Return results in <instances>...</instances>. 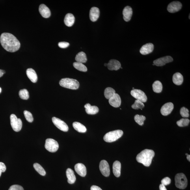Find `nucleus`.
<instances>
[{
    "label": "nucleus",
    "instance_id": "obj_1",
    "mask_svg": "<svg viewBox=\"0 0 190 190\" xmlns=\"http://www.w3.org/2000/svg\"><path fill=\"white\" fill-rule=\"evenodd\" d=\"M0 41L3 48L10 52L18 51L21 46L19 41L12 34L4 32L1 34Z\"/></svg>",
    "mask_w": 190,
    "mask_h": 190
},
{
    "label": "nucleus",
    "instance_id": "obj_2",
    "mask_svg": "<svg viewBox=\"0 0 190 190\" xmlns=\"http://www.w3.org/2000/svg\"><path fill=\"white\" fill-rule=\"evenodd\" d=\"M155 154L154 151L146 149L137 155L136 159L138 162L142 164L146 167H149L152 163Z\"/></svg>",
    "mask_w": 190,
    "mask_h": 190
},
{
    "label": "nucleus",
    "instance_id": "obj_3",
    "mask_svg": "<svg viewBox=\"0 0 190 190\" xmlns=\"http://www.w3.org/2000/svg\"><path fill=\"white\" fill-rule=\"evenodd\" d=\"M59 84L62 87L71 90H77L79 88V82L75 79L65 78L61 79Z\"/></svg>",
    "mask_w": 190,
    "mask_h": 190
},
{
    "label": "nucleus",
    "instance_id": "obj_4",
    "mask_svg": "<svg viewBox=\"0 0 190 190\" xmlns=\"http://www.w3.org/2000/svg\"><path fill=\"white\" fill-rule=\"evenodd\" d=\"M123 134V132L121 130H116L109 132L106 134L103 137V140L106 142H111L116 141L119 139Z\"/></svg>",
    "mask_w": 190,
    "mask_h": 190
},
{
    "label": "nucleus",
    "instance_id": "obj_5",
    "mask_svg": "<svg viewBox=\"0 0 190 190\" xmlns=\"http://www.w3.org/2000/svg\"><path fill=\"white\" fill-rule=\"evenodd\" d=\"M175 184L176 187L180 189L186 188L188 184V180L186 176L183 173L177 174L175 176Z\"/></svg>",
    "mask_w": 190,
    "mask_h": 190
},
{
    "label": "nucleus",
    "instance_id": "obj_6",
    "mask_svg": "<svg viewBox=\"0 0 190 190\" xmlns=\"http://www.w3.org/2000/svg\"><path fill=\"white\" fill-rule=\"evenodd\" d=\"M11 125L14 130L19 132L21 130L22 126V123L20 119L17 118L14 114H12L10 116Z\"/></svg>",
    "mask_w": 190,
    "mask_h": 190
},
{
    "label": "nucleus",
    "instance_id": "obj_7",
    "mask_svg": "<svg viewBox=\"0 0 190 190\" xmlns=\"http://www.w3.org/2000/svg\"><path fill=\"white\" fill-rule=\"evenodd\" d=\"M45 147L49 152H55L59 149V144L54 139H47L46 141Z\"/></svg>",
    "mask_w": 190,
    "mask_h": 190
},
{
    "label": "nucleus",
    "instance_id": "obj_8",
    "mask_svg": "<svg viewBox=\"0 0 190 190\" xmlns=\"http://www.w3.org/2000/svg\"><path fill=\"white\" fill-rule=\"evenodd\" d=\"M131 94L134 98L142 103H146L147 100V97L146 94L141 90H133L131 92Z\"/></svg>",
    "mask_w": 190,
    "mask_h": 190
},
{
    "label": "nucleus",
    "instance_id": "obj_9",
    "mask_svg": "<svg viewBox=\"0 0 190 190\" xmlns=\"http://www.w3.org/2000/svg\"><path fill=\"white\" fill-rule=\"evenodd\" d=\"M52 122L55 126L58 129L62 131L67 132L68 130V127L67 124L63 121L57 117H53Z\"/></svg>",
    "mask_w": 190,
    "mask_h": 190
},
{
    "label": "nucleus",
    "instance_id": "obj_10",
    "mask_svg": "<svg viewBox=\"0 0 190 190\" xmlns=\"http://www.w3.org/2000/svg\"><path fill=\"white\" fill-rule=\"evenodd\" d=\"M99 169L101 173L105 177H108L110 175V168L107 162L105 160L101 161L99 164Z\"/></svg>",
    "mask_w": 190,
    "mask_h": 190
},
{
    "label": "nucleus",
    "instance_id": "obj_11",
    "mask_svg": "<svg viewBox=\"0 0 190 190\" xmlns=\"http://www.w3.org/2000/svg\"><path fill=\"white\" fill-rule=\"evenodd\" d=\"M173 61V59L171 57L167 56L154 60L153 63L155 65L157 66H162L165 65L166 64L170 63Z\"/></svg>",
    "mask_w": 190,
    "mask_h": 190
},
{
    "label": "nucleus",
    "instance_id": "obj_12",
    "mask_svg": "<svg viewBox=\"0 0 190 190\" xmlns=\"http://www.w3.org/2000/svg\"><path fill=\"white\" fill-rule=\"evenodd\" d=\"M182 7V4L179 1L172 2L168 5L167 7L168 11L174 13L180 11Z\"/></svg>",
    "mask_w": 190,
    "mask_h": 190
},
{
    "label": "nucleus",
    "instance_id": "obj_13",
    "mask_svg": "<svg viewBox=\"0 0 190 190\" xmlns=\"http://www.w3.org/2000/svg\"><path fill=\"white\" fill-rule=\"evenodd\" d=\"M174 105L172 103H165L161 107V112L162 115L166 116L171 113L174 109Z\"/></svg>",
    "mask_w": 190,
    "mask_h": 190
},
{
    "label": "nucleus",
    "instance_id": "obj_14",
    "mask_svg": "<svg viewBox=\"0 0 190 190\" xmlns=\"http://www.w3.org/2000/svg\"><path fill=\"white\" fill-rule=\"evenodd\" d=\"M109 103L112 106L114 107H119L121 104V99L119 95L115 93L109 99Z\"/></svg>",
    "mask_w": 190,
    "mask_h": 190
},
{
    "label": "nucleus",
    "instance_id": "obj_15",
    "mask_svg": "<svg viewBox=\"0 0 190 190\" xmlns=\"http://www.w3.org/2000/svg\"><path fill=\"white\" fill-rule=\"evenodd\" d=\"M154 45L152 43H148L143 45L140 50V53L142 55H146L152 53L154 50Z\"/></svg>",
    "mask_w": 190,
    "mask_h": 190
},
{
    "label": "nucleus",
    "instance_id": "obj_16",
    "mask_svg": "<svg viewBox=\"0 0 190 190\" xmlns=\"http://www.w3.org/2000/svg\"><path fill=\"white\" fill-rule=\"evenodd\" d=\"M75 171L79 175L82 177H85L87 173V170L84 164L78 163L75 165Z\"/></svg>",
    "mask_w": 190,
    "mask_h": 190
},
{
    "label": "nucleus",
    "instance_id": "obj_17",
    "mask_svg": "<svg viewBox=\"0 0 190 190\" xmlns=\"http://www.w3.org/2000/svg\"><path fill=\"white\" fill-rule=\"evenodd\" d=\"M39 11L42 16L44 18H48L50 17L51 12L49 8L44 4L40 5Z\"/></svg>",
    "mask_w": 190,
    "mask_h": 190
},
{
    "label": "nucleus",
    "instance_id": "obj_18",
    "mask_svg": "<svg viewBox=\"0 0 190 190\" xmlns=\"http://www.w3.org/2000/svg\"><path fill=\"white\" fill-rule=\"evenodd\" d=\"M107 68L111 70H117L120 68L121 65L120 62L116 60L112 59L110 60L107 64Z\"/></svg>",
    "mask_w": 190,
    "mask_h": 190
},
{
    "label": "nucleus",
    "instance_id": "obj_19",
    "mask_svg": "<svg viewBox=\"0 0 190 190\" xmlns=\"http://www.w3.org/2000/svg\"><path fill=\"white\" fill-rule=\"evenodd\" d=\"M133 11L132 8L129 6H126L124 8L123 11L124 20L129 21L131 20L132 16Z\"/></svg>",
    "mask_w": 190,
    "mask_h": 190
},
{
    "label": "nucleus",
    "instance_id": "obj_20",
    "mask_svg": "<svg viewBox=\"0 0 190 190\" xmlns=\"http://www.w3.org/2000/svg\"><path fill=\"white\" fill-rule=\"evenodd\" d=\"M100 15V11L99 8L93 7L91 8L90 11V18L92 21H96Z\"/></svg>",
    "mask_w": 190,
    "mask_h": 190
},
{
    "label": "nucleus",
    "instance_id": "obj_21",
    "mask_svg": "<svg viewBox=\"0 0 190 190\" xmlns=\"http://www.w3.org/2000/svg\"><path fill=\"white\" fill-rule=\"evenodd\" d=\"M84 107L85 108L86 113L88 114L93 115L98 113L99 111L98 107L96 106H91L89 103L86 104Z\"/></svg>",
    "mask_w": 190,
    "mask_h": 190
},
{
    "label": "nucleus",
    "instance_id": "obj_22",
    "mask_svg": "<svg viewBox=\"0 0 190 190\" xmlns=\"http://www.w3.org/2000/svg\"><path fill=\"white\" fill-rule=\"evenodd\" d=\"M66 173L68 183L70 184L74 183L76 181V178L74 171L70 168H68L66 170Z\"/></svg>",
    "mask_w": 190,
    "mask_h": 190
},
{
    "label": "nucleus",
    "instance_id": "obj_23",
    "mask_svg": "<svg viewBox=\"0 0 190 190\" xmlns=\"http://www.w3.org/2000/svg\"><path fill=\"white\" fill-rule=\"evenodd\" d=\"M26 73L27 76L31 82L36 83L38 81V77L35 71L32 68L28 69Z\"/></svg>",
    "mask_w": 190,
    "mask_h": 190
},
{
    "label": "nucleus",
    "instance_id": "obj_24",
    "mask_svg": "<svg viewBox=\"0 0 190 190\" xmlns=\"http://www.w3.org/2000/svg\"><path fill=\"white\" fill-rule=\"evenodd\" d=\"M75 17L73 15L70 13L67 14L64 19V23L68 27H72L74 25L75 22Z\"/></svg>",
    "mask_w": 190,
    "mask_h": 190
},
{
    "label": "nucleus",
    "instance_id": "obj_25",
    "mask_svg": "<svg viewBox=\"0 0 190 190\" xmlns=\"http://www.w3.org/2000/svg\"><path fill=\"white\" fill-rule=\"evenodd\" d=\"M121 165L120 162L116 161L114 162L113 165V172L114 176L116 177H119L121 174Z\"/></svg>",
    "mask_w": 190,
    "mask_h": 190
},
{
    "label": "nucleus",
    "instance_id": "obj_26",
    "mask_svg": "<svg viewBox=\"0 0 190 190\" xmlns=\"http://www.w3.org/2000/svg\"><path fill=\"white\" fill-rule=\"evenodd\" d=\"M172 81L174 83L177 85H181L183 81L182 75L179 72L175 73L172 77Z\"/></svg>",
    "mask_w": 190,
    "mask_h": 190
},
{
    "label": "nucleus",
    "instance_id": "obj_27",
    "mask_svg": "<svg viewBox=\"0 0 190 190\" xmlns=\"http://www.w3.org/2000/svg\"><path fill=\"white\" fill-rule=\"evenodd\" d=\"M75 60L77 62L82 64L86 63L87 61L86 54L83 51L80 52L77 54L75 57Z\"/></svg>",
    "mask_w": 190,
    "mask_h": 190
},
{
    "label": "nucleus",
    "instance_id": "obj_28",
    "mask_svg": "<svg viewBox=\"0 0 190 190\" xmlns=\"http://www.w3.org/2000/svg\"><path fill=\"white\" fill-rule=\"evenodd\" d=\"M73 126L75 130L80 133H85L87 131L86 127L83 124L78 122L73 123Z\"/></svg>",
    "mask_w": 190,
    "mask_h": 190
},
{
    "label": "nucleus",
    "instance_id": "obj_29",
    "mask_svg": "<svg viewBox=\"0 0 190 190\" xmlns=\"http://www.w3.org/2000/svg\"><path fill=\"white\" fill-rule=\"evenodd\" d=\"M152 88L153 91L156 93H160L163 89V86L160 81H156L153 84Z\"/></svg>",
    "mask_w": 190,
    "mask_h": 190
},
{
    "label": "nucleus",
    "instance_id": "obj_30",
    "mask_svg": "<svg viewBox=\"0 0 190 190\" xmlns=\"http://www.w3.org/2000/svg\"><path fill=\"white\" fill-rule=\"evenodd\" d=\"M116 93L115 90L111 87H107L105 90L104 96L106 98L109 99Z\"/></svg>",
    "mask_w": 190,
    "mask_h": 190
},
{
    "label": "nucleus",
    "instance_id": "obj_31",
    "mask_svg": "<svg viewBox=\"0 0 190 190\" xmlns=\"http://www.w3.org/2000/svg\"><path fill=\"white\" fill-rule=\"evenodd\" d=\"M73 65L75 69L81 72H86L87 70V67L83 64L80 62H75L73 63Z\"/></svg>",
    "mask_w": 190,
    "mask_h": 190
},
{
    "label": "nucleus",
    "instance_id": "obj_32",
    "mask_svg": "<svg viewBox=\"0 0 190 190\" xmlns=\"http://www.w3.org/2000/svg\"><path fill=\"white\" fill-rule=\"evenodd\" d=\"M34 169L39 174L42 176H45L46 174V172L44 169L40 164L35 163L34 164Z\"/></svg>",
    "mask_w": 190,
    "mask_h": 190
},
{
    "label": "nucleus",
    "instance_id": "obj_33",
    "mask_svg": "<svg viewBox=\"0 0 190 190\" xmlns=\"http://www.w3.org/2000/svg\"><path fill=\"white\" fill-rule=\"evenodd\" d=\"M135 121L140 126H142L144 124V121L146 120V117L143 115H139L136 114L134 117Z\"/></svg>",
    "mask_w": 190,
    "mask_h": 190
},
{
    "label": "nucleus",
    "instance_id": "obj_34",
    "mask_svg": "<svg viewBox=\"0 0 190 190\" xmlns=\"http://www.w3.org/2000/svg\"><path fill=\"white\" fill-rule=\"evenodd\" d=\"M19 95L20 98L24 100H27L29 98V95L28 91L26 89L21 90L19 93Z\"/></svg>",
    "mask_w": 190,
    "mask_h": 190
},
{
    "label": "nucleus",
    "instance_id": "obj_35",
    "mask_svg": "<svg viewBox=\"0 0 190 190\" xmlns=\"http://www.w3.org/2000/svg\"><path fill=\"white\" fill-rule=\"evenodd\" d=\"M131 107L133 109H141L142 110V109L144 107V105L142 101L136 100H135L134 104L132 105Z\"/></svg>",
    "mask_w": 190,
    "mask_h": 190
},
{
    "label": "nucleus",
    "instance_id": "obj_36",
    "mask_svg": "<svg viewBox=\"0 0 190 190\" xmlns=\"http://www.w3.org/2000/svg\"><path fill=\"white\" fill-rule=\"evenodd\" d=\"M190 123V120L187 118L181 119L177 122V124L179 127L187 126Z\"/></svg>",
    "mask_w": 190,
    "mask_h": 190
},
{
    "label": "nucleus",
    "instance_id": "obj_37",
    "mask_svg": "<svg viewBox=\"0 0 190 190\" xmlns=\"http://www.w3.org/2000/svg\"><path fill=\"white\" fill-rule=\"evenodd\" d=\"M24 114L27 121L30 123H31L33 121L34 118L32 114L30 112L27 111H25L24 112Z\"/></svg>",
    "mask_w": 190,
    "mask_h": 190
},
{
    "label": "nucleus",
    "instance_id": "obj_38",
    "mask_svg": "<svg viewBox=\"0 0 190 190\" xmlns=\"http://www.w3.org/2000/svg\"><path fill=\"white\" fill-rule=\"evenodd\" d=\"M180 113L183 117L188 118L189 116V110L184 107L181 108Z\"/></svg>",
    "mask_w": 190,
    "mask_h": 190
},
{
    "label": "nucleus",
    "instance_id": "obj_39",
    "mask_svg": "<svg viewBox=\"0 0 190 190\" xmlns=\"http://www.w3.org/2000/svg\"><path fill=\"white\" fill-rule=\"evenodd\" d=\"M171 182V179L169 177H165L161 181L162 184L164 185H167L170 184Z\"/></svg>",
    "mask_w": 190,
    "mask_h": 190
},
{
    "label": "nucleus",
    "instance_id": "obj_40",
    "mask_svg": "<svg viewBox=\"0 0 190 190\" xmlns=\"http://www.w3.org/2000/svg\"><path fill=\"white\" fill-rule=\"evenodd\" d=\"M8 190H24L22 187L20 185H14L11 186Z\"/></svg>",
    "mask_w": 190,
    "mask_h": 190
},
{
    "label": "nucleus",
    "instance_id": "obj_41",
    "mask_svg": "<svg viewBox=\"0 0 190 190\" xmlns=\"http://www.w3.org/2000/svg\"><path fill=\"white\" fill-rule=\"evenodd\" d=\"M70 46L69 43L67 42H60L58 44V46L62 48H65Z\"/></svg>",
    "mask_w": 190,
    "mask_h": 190
},
{
    "label": "nucleus",
    "instance_id": "obj_42",
    "mask_svg": "<svg viewBox=\"0 0 190 190\" xmlns=\"http://www.w3.org/2000/svg\"><path fill=\"white\" fill-rule=\"evenodd\" d=\"M6 170V166L3 163L0 162V177L2 172H5Z\"/></svg>",
    "mask_w": 190,
    "mask_h": 190
},
{
    "label": "nucleus",
    "instance_id": "obj_43",
    "mask_svg": "<svg viewBox=\"0 0 190 190\" xmlns=\"http://www.w3.org/2000/svg\"><path fill=\"white\" fill-rule=\"evenodd\" d=\"M90 190H102V189L98 186L93 185L90 188Z\"/></svg>",
    "mask_w": 190,
    "mask_h": 190
},
{
    "label": "nucleus",
    "instance_id": "obj_44",
    "mask_svg": "<svg viewBox=\"0 0 190 190\" xmlns=\"http://www.w3.org/2000/svg\"><path fill=\"white\" fill-rule=\"evenodd\" d=\"M159 187L160 190H167L165 185H164L162 184H161L160 185Z\"/></svg>",
    "mask_w": 190,
    "mask_h": 190
},
{
    "label": "nucleus",
    "instance_id": "obj_45",
    "mask_svg": "<svg viewBox=\"0 0 190 190\" xmlns=\"http://www.w3.org/2000/svg\"><path fill=\"white\" fill-rule=\"evenodd\" d=\"M5 71L3 70H0V77L3 76V75L5 74Z\"/></svg>",
    "mask_w": 190,
    "mask_h": 190
},
{
    "label": "nucleus",
    "instance_id": "obj_46",
    "mask_svg": "<svg viewBox=\"0 0 190 190\" xmlns=\"http://www.w3.org/2000/svg\"><path fill=\"white\" fill-rule=\"evenodd\" d=\"M187 159L189 162L190 161V155H187Z\"/></svg>",
    "mask_w": 190,
    "mask_h": 190
},
{
    "label": "nucleus",
    "instance_id": "obj_47",
    "mask_svg": "<svg viewBox=\"0 0 190 190\" xmlns=\"http://www.w3.org/2000/svg\"><path fill=\"white\" fill-rule=\"evenodd\" d=\"M107 64H106V63L105 64L104 66H107Z\"/></svg>",
    "mask_w": 190,
    "mask_h": 190
},
{
    "label": "nucleus",
    "instance_id": "obj_48",
    "mask_svg": "<svg viewBox=\"0 0 190 190\" xmlns=\"http://www.w3.org/2000/svg\"><path fill=\"white\" fill-rule=\"evenodd\" d=\"M1 92H2V88H1V87H0V93H1Z\"/></svg>",
    "mask_w": 190,
    "mask_h": 190
},
{
    "label": "nucleus",
    "instance_id": "obj_49",
    "mask_svg": "<svg viewBox=\"0 0 190 190\" xmlns=\"http://www.w3.org/2000/svg\"><path fill=\"white\" fill-rule=\"evenodd\" d=\"M189 19H190V15H189Z\"/></svg>",
    "mask_w": 190,
    "mask_h": 190
}]
</instances>
